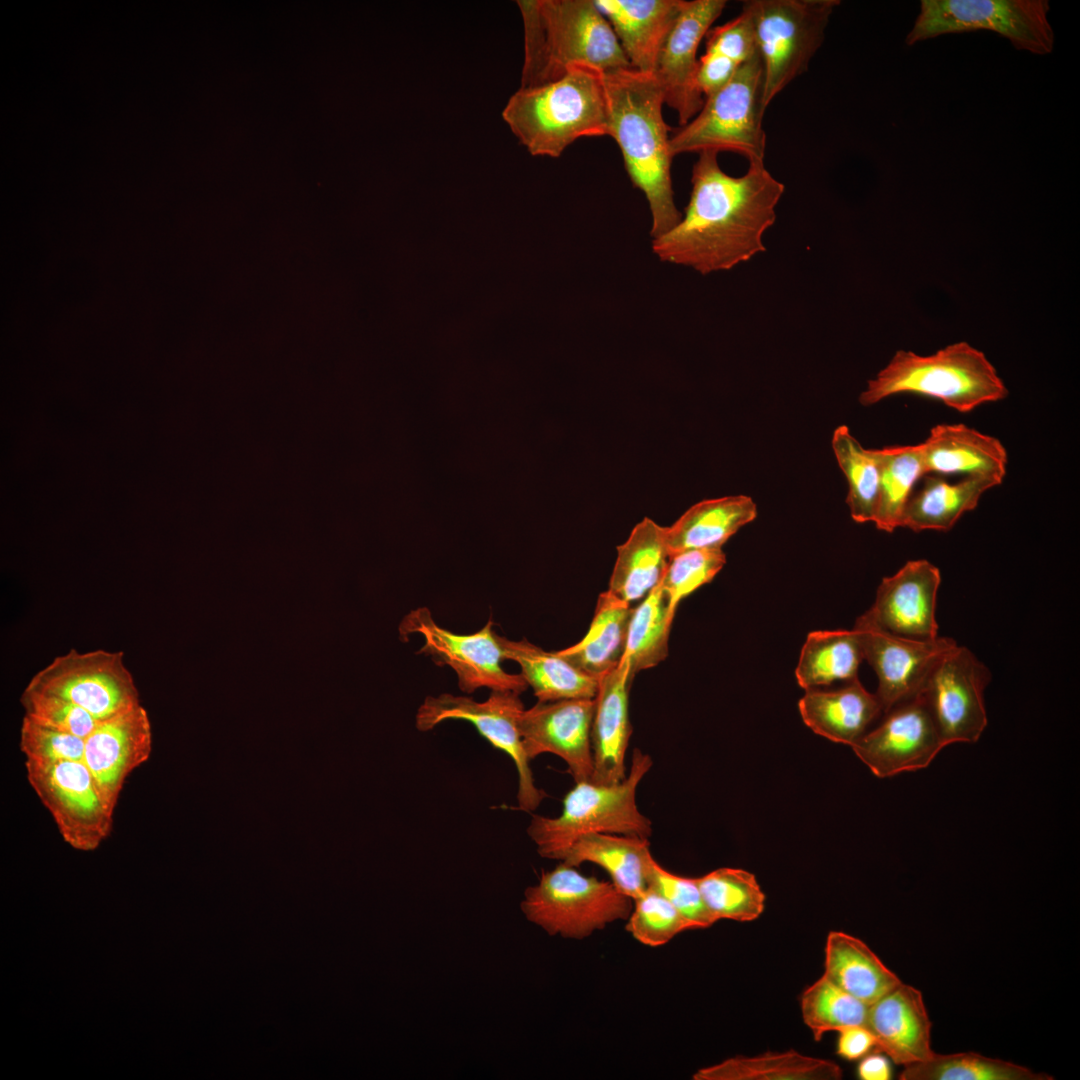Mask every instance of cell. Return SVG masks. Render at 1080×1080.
<instances>
[{
	"mask_svg": "<svg viewBox=\"0 0 1080 1080\" xmlns=\"http://www.w3.org/2000/svg\"><path fill=\"white\" fill-rule=\"evenodd\" d=\"M717 155L699 153L684 216L652 241L661 261L702 275L731 270L766 250L763 236L785 190L764 163H750L744 175L733 177L720 168Z\"/></svg>",
	"mask_w": 1080,
	"mask_h": 1080,
	"instance_id": "cell-1",
	"label": "cell"
},
{
	"mask_svg": "<svg viewBox=\"0 0 1080 1080\" xmlns=\"http://www.w3.org/2000/svg\"><path fill=\"white\" fill-rule=\"evenodd\" d=\"M610 113L609 136L618 144L635 188L641 190L656 239L682 219L674 202L671 178L670 128L664 121L662 87L654 74L634 68L604 73Z\"/></svg>",
	"mask_w": 1080,
	"mask_h": 1080,
	"instance_id": "cell-2",
	"label": "cell"
},
{
	"mask_svg": "<svg viewBox=\"0 0 1080 1080\" xmlns=\"http://www.w3.org/2000/svg\"><path fill=\"white\" fill-rule=\"evenodd\" d=\"M524 25L521 88L544 85L576 65L633 68L594 0L517 1Z\"/></svg>",
	"mask_w": 1080,
	"mask_h": 1080,
	"instance_id": "cell-3",
	"label": "cell"
},
{
	"mask_svg": "<svg viewBox=\"0 0 1080 1080\" xmlns=\"http://www.w3.org/2000/svg\"><path fill=\"white\" fill-rule=\"evenodd\" d=\"M502 117L533 156L556 158L579 138L609 135L604 72L576 65L558 80L520 88Z\"/></svg>",
	"mask_w": 1080,
	"mask_h": 1080,
	"instance_id": "cell-4",
	"label": "cell"
},
{
	"mask_svg": "<svg viewBox=\"0 0 1080 1080\" xmlns=\"http://www.w3.org/2000/svg\"><path fill=\"white\" fill-rule=\"evenodd\" d=\"M903 393L930 397L967 413L985 403L1005 399L1008 389L985 354L961 341L928 356L896 351L876 377L868 381L859 402L871 406Z\"/></svg>",
	"mask_w": 1080,
	"mask_h": 1080,
	"instance_id": "cell-5",
	"label": "cell"
},
{
	"mask_svg": "<svg viewBox=\"0 0 1080 1080\" xmlns=\"http://www.w3.org/2000/svg\"><path fill=\"white\" fill-rule=\"evenodd\" d=\"M653 764L649 754L635 748L626 777L612 785L576 782L563 799L557 817L535 815L527 827L540 856L559 860L568 847L588 833H611L648 839L652 823L640 812L636 791Z\"/></svg>",
	"mask_w": 1080,
	"mask_h": 1080,
	"instance_id": "cell-6",
	"label": "cell"
},
{
	"mask_svg": "<svg viewBox=\"0 0 1080 1080\" xmlns=\"http://www.w3.org/2000/svg\"><path fill=\"white\" fill-rule=\"evenodd\" d=\"M764 70L757 50L730 81L705 98L697 115L669 137L672 157L704 151L738 153L750 163H764Z\"/></svg>",
	"mask_w": 1080,
	"mask_h": 1080,
	"instance_id": "cell-7",
	"label": "cell"
},
{
	"mask_svg": "<svg viewBox=\"0 0 1080 1080\" xmlns=\"http://www.w3.org/2000/svg\"><path fill=\"white\" fill-rule=\"evenodd\" d=\"M520 908L526 919L549 935L584 939L617 920L628 919L633 899L612 881L580 873L563 862L542 871L524 891Z\"/></svg>",
	"mask_w": 1080,
	"mask_h": 1080,
	"instance_id": "cell-8",
	"label": "cell"
},
{
	"mask_svg": "<svg viewBox=\"0 0 1080 1080\" xmlns=\"http://www.w3.org/2000/svg\"><path fill=\"white\" fill-rule=\"evenodd\" d=\"M838 0H748L764 70L765 107L808 70Z\"/></svg>",
	"mask_w": 1080,
	"mask_h": 1080,
	"instance_id": "cell-9",
	"label": "cell"
},
{
	"mask_svg": "<svg viewBox=\"0 0 1080 1080\" xmlns=\"http://www.w3.org/2000/svg\"><path fill=\"white\" fill-rule=\"evenodd\" d=\"M1047 0H922L905 43L951 33L989 30L1007 38L1017 50L1046 55L1054 48Z\"/></svg>",
	"mask_w": 1080,
	"mask_h": 1080,
	"instance_id": "cell-10",
	"label": "cell"
},
{
	"mask_svg": "<svg viewBox=\"0 0 1080 1080\" xmlns=\"http://www.w3.org/2000/svg\"><path fill=\"white\" fill-rule=\"evenodd\" d=\"M520 694L513 691H491L485 701L468 696L443 693L428 696L418 708L415 726L419 731L432 730L447 720H465L494 748L505 752L514 762L518 773V808L534 811L546 797L535 784L518 722L524 710Z\"/></svg>",
	"mask_w": 1080,
	"mask_h": 1080,
	"instance_id": "cell-11",
	"label": "cell"
},
{
	"mask_svg": "<svg viewBox=\"0 0 1080 1080\" xmlns=\"http://www.w3.org/2000/svg\"><path fill=\"white\" fill-rule=\"evenodd\" d=\"M27 689L62 697L106 720L140 704L134 679L121 651L71 649L38 671Z\"/></svg>",
	"mask_w": 1080,
	"mask_h": 1080,
	"instance_id": "cell-12",
	"label": "cell"
},
{
	"mask_svg": "<svg viewBox=\"0 0 1080 1080\" xmlns=\"http://www.w3.org/2000/svg\"><path fill=\"white\" fill-rule=\"evenodd\" d=\"M27 780L52 815L66 843L95 850L110 834L113 813L83 761H25Z\"/></svg>",
	"mask_w": 1080,
	"mask_h": 1080,
	"instance_id": "cell-13",
	"label": "cell"
},
{
	"mask_svg": "<svg viewBox=\"0 0 1080 1080\" xmlns=\"http://www.w3.org/2000/svg\"><path fill=\"white\" fill-rule=\"evenodd\" d=\"M492 627L489 620L475 633L459 635L439 626L428 608L419 607L403 618L399 632L404 639L411 634L421 635L424 643L419 653L430 656L438 665L451 667L461 691L470 694L488 688L521 694L528 685L521 674H510L501 667L503 651Z\"/></svg>",
	"mask_w": 1080,
	"mask_h": 1080,
	"instance_id": "cell-14",
	"label": "cell"
},
{
	"mask_svg": "<svg viewBox=\"0 0 1080 1080\" xmlns=\"http://www.w3.org/2000/svg\"><path fill=\"white\" fill-rule=\"evenodd\" d=\"M991 674L968 648L958 644L930 671L920 696L946 746L974 743L987 726L984 690Z\"/></svg>",
	"mask_w": 1080,
	"mask_h": 1080,
	"instance_id": "cell-15",
	"label": "cell"
},
{
	"mask_svg": "<svg viewBox=\"0 0 1080 1080\" xmlns=\"http://www.w3.org/2000/svg\"><path fill=\"white\" fill-rule=\"evenodd\" d=\"M884 719L851 747L879 777L926 768L946 746L920 695L884 713Z\"/></svg>",
	"mask_w": 1080,
	"mask_h": 1080,
	"instance_id": "cell-16",
	"label": "cell"
},
{
	"mask_svg": "<svg viewBox=\"0 0 1080 1080\" xmlns=\"http://www.w3.org/2000/svg\"><path fill=\"white\" fill-rule=\"evenodd\" d=\"M854 628L860 635L864 659L877 674L875 695L883 713L919 695L934 665L957 645L948 637L924 641L892 634L866 613L857 618Z\"/></svg>",
	"mask_w": 1080,
	"mask_h": 1080,
	"instance_id": "cell-17",
	"label": "cell"
},
{
	"mask_svg": "<svg viewBox=\"0 0 1080 1080\" xmlns=\"http://www.w3.org/2000/svg\"><path fill=\"white\" fill-rule=\"evenodd\" d=\"M594 711L595 698L538 701L524 709L518 727L528 758L554 754L566 763L575 783L591 781Z\"/></svg>",
	"mask_w": 1080,
	"mask_h": 1080,
	"instance_id": "cell-18",
	"label": "cell"
},
{
	"mask_svg": "<svg viewBox=\"0 0 1080 1080\" xmlns=\"http://www.w3.org/2000/svg\"><path fill=\"white\" fill-rule=\"evenodd\" d=\"M725 0L685 1L658 57L654 75L665 103L678 115L680 126L701 110L705 98L697 84L699 44L722 14Z\"/></svg>",
	"mask_w": 1080,
	"mask_h": 1080,
	"instance_id": "cell-19",
	"label": "cell"
},
{
	"mask_svg": "<svg viewBox=\"0 0 1080 1080\" xmlns=\"http://www.w3.org/2000/svg\"><path fill=\"white\" fill-rule=\"evenodd\" d=\"M151 750V722L141 704L99 721L85 739L83 762L111 810H115L125 780L149 759Z\"/></svg>",
	"mask_w": 1080,
	"mask_h": 1080,
	"instance_id": "cell-20",
	"label": "cell"
},
{
	"mask_svg": "<svg viewBox=\"0 0 1080 1080\" xmlns=\"http://www.w3.org/2000/svg\"><path fill=\"white\" fill-rule=\"evenodd\" d=\"M939 569L928 560L908 561L897 573L883 578L872 607L865 613L880 628L914 640L938 637L936 599Z\"/></svg>",
	"mask_w": 1080,
	"mask_h": 1080,
	"instance_id": "cell-21",
	"label": "cell"
},
{
	"mask_svg": "<svg viewBox=\"0 0 1080 1080\" xmlns=\"http://www.w3.org/2000/svg\"><path fill=\"white\" fill-rule=\"evenodd\" d=\"M622 658L599 678L591 728L593 774L591 782L612 785L626 777L625 757L632 734L629 693L634 679Z\"/></svg>",
	"mask_w": 1080,
	"mask_h": 1080,
	"instance_id": "cell-22",
	"label": "cell"
},
{
	"mask_svg": "<svg viewBox=\"0 0 1080 1080\" xmlns=\"http://www.w3.org/2000/svg\"><path fill=\"white\" fill-rule=\"evenodd\" d=\"M866 1027L875 1047L895 1064L908 1066L929 1059L932 1022L922 992L901 982L869 1005Z\"/></svg>",
	"mask_w": 1080,
	"mask_h": 1080,
	"instance_id": "cell-23",
	"label": "cell"
},
{
	"mask_svg": "<svg viewBox=\"0 0 1080 1080\" xmlns=\"http://www.w3.org/2000/svg\"><path fill=\"white\" fill-rule=\"evenodd\" d=\"M685 0H594L631 66L654 74L660 51Z\"/></svg>",
	"mask_w": 1080,
	"mask_h": 1080,
	"instance_id": "cell-24",
	"label": "cell"
},
{
	"mask_svg": "<svg viewBox=\"0 0 1080 1080\" xmlns=\"http://www.w3.org/2000/svg\"><path fill=\"white\" fill-rule=\"evenodd\" d=\"M921 444L926 474L987 477L1000 483L1008 454L1001 441L964 424L934 426Z\"/></svg>",
	"mask_w": 1080,
	"mask_h": 1080,
	"instance_id": "cell-25",
	"label": "cell"
},
{
	"mask_svg": "<svg viewBox=\"0 0 1080 1080\" xmlns=\"http://www.w3.org/2000/svg\"><path fill=\"white\" fill-rule=\"evenodd\" d=\"M798 708L804 723L816 734L852 746L883 713L875 694L859 679L834 690H805Z\"/></svg>",
	"mask_w": 1080,
	"mask_h": 1080,
	"instance_id": "cell-26",
	"label": "cell"
},
{
	"mask_svg": "<svg viewBox=\"0 0 1080 1080\" xmlns=\"http://www.w3.org/2000/svg\"><path fill=\"white\" fill-rule=\"evenodd\" d=\"M757 517V506L747 495L702 500L691 506L670 527H665L669 557L691 549H717Z\"/></svg>",
	"mask_w": 1080,
	"mask_h": 1080,
	"instance_id": "cell-27",
	"label": "cell"
},
{
	"mask_svg": "<svg viewBox=\"0 0 1080 1080\" xmlns=\"http://www.w3.org/2000/svg\"><path fill=\"white\" fill-rule=\"evenodd\" d=\"M920 481L907 501L900 525L914 532L949 531L977 507L987 490L1001 484L987 477H964L952 483L937 474H925Z\"/></svg>",
	"mask_w": 1080,
	"mask_h": 1080,
	"instance_id": "cell-28",
	"label": "cell"
},
{
	"mask_svg": "<svg viewBox=\"0 0 1080 1080\" xmlns=\"http://www.w3.org/2000/svg\"><path fill=\"white\" fill-rule=\"evenodd\" d=\"M648 839L611 833H588L578 837L560 861L574 867L590 862L603 868L613 884L632 899L647 888L650 860Z\"/></svg>",
	"mask_w": 1080,
	"mask_h": 1080,
	"instance_id": "cell-29",
	"label": "cell"
},
{
	"mask_svg": "<svg viewBox=\"0 0 1080 1080\" xmlns=\"http://www.w3.org/2000/svg\"><path fill=\"white\" fill-rule=\"evenodd\" d=\"M823 976L868 1006L902 982L866 943L842 931L827 935Z\"/></svg>",
	"mask_w": 1080,
	"mask_h": 1080,
	"instance_id": "cell-30",
	"label": "cell"
},
{
	"mask_svg": "<svg viewBox=\"0 0 1080 1080\" xmlns=\"http://www.w3.org/2000/svg\"><path fill=\"white\" fill-rule=\"evenodd\" d=\"M668 560L665 527L644 518L617 546L608 591L629 604L644 599L661 582Z\"/></svg>",
	"mask_w": 1080,
	"mask_h": 1080,
	"instance_id": "cell-31",
	"label": "cell"
},
{
	"mask_svg": "<svg viewBox=\"0 0 1080 1080\" xmlns=\"http://www.w3.org/2000/svg\"><path fill=\"white\" fill-rule=\"evenodd\" d=\"M504 660H512L540 702L573 698H595L599 678L590 675L561 657L526 639L509 640L497 634Z\"/></svg>",
	"mask_w": 1080,
	"mask_h": 1080,
	"instance_id": "cell-32",
	"label": "cell"
},
{
	"mask_svg": "<svg viewBox=\"0 0 1080 1080\" xmlns=\"http://www.w3.org/2000/svg\"><path fill=\"white\" fill-rule=\"evenodd\" d=\"M632 612L631 604L608 590L602 592L586 635L556 652L580 670L600 678L617 667L624 655Z\"/></svg>",
	"mask_w": 1080,
	"mask_h": 1080,
	"instance_id": "cell-33",
	"label": "cell"
},
{
	"mask_svg": "<svg viewBox=\"0 0 1080 1080\" xmlns=\"http://www.w3.org/2000/svg\"><path fill=\"white\" fill-rule=\"evenodd\" d=\"M840 1066L795 1050L736 1056L701 1068L694 1080H839Z\"/></svg>",
	"mask_w": 1080,
	"mask_h": 1080,
	"instance_id": "cell-34",
	"label": "cell"
},
{
	"mask_svg": "<svg viewBox=\"0 0 1080 1080\" xmlns=\"http://www.w3.org/2000/svg\"><path fill=\"white\" fill-rule=\"evenodd\" d=\"M864 659L858 631L824 630L810 632L801 649L795 676L805 690L821 688L837 681L858 679Z\"/></svg>",
	"mask_w": 1080,
	"mask_h": 1080,
	"instance_id": "cell-35",
	"label": "cell"
},
{
	"mask_svg": "<svg viewBox=\"0 0 1080 1080\" xmlns=\"http://www.w3.org/2000/svg\"><path fill=\"white\" fill-rule=\"evenodd\" d=\"M880 480L873 523L888 533L901 525L903 511L921 477L926 474L921 444L875 449Z\"/></svg>",
	"mask_w": 1080,
	"mask_h": 1080,
	"instance_id": "cell-36",
	"label": "cell"
},
{
	"mask_svg": "<svg viewBox=\"0 0 1080 1080\" xmlns=\"http://www.w3.org/2000/svg\"><path fill=\"white\" fill-rule=\"evenodd\" d=\"M831 446L848 484L846 503L852 519L873 522L880 480L875 449L864 448L845 425L834 430Z\"/></svg>",
	"mask_w": 1080,
	"mask_h": 1080,
	"instance_id": "cell-37",
	"label": "cell"
},
{
	"mask_svg": "<svg viewBox=\"0 0 1080 1080\" xmlns=\"http://www.w3.org/2000/svg\"><path fill=\"white\" fill-rule=\"evenodd\" d=\"M901 1080H1052L1053 1076L975 1052L934 1054L904 1066Z\"/></svg>",
	"mask_w": 1080,
	"mask_h": 1080,
	"instance_id": "cell-38",
	"label": "cell"
},
{
	"mask_svg": "<svg viewBox=\"0 0 1080 1080\" xmlns=\"http://www.w3.org/2000/svg\"><path fill=\"white\" fill-rule=\"evenodd\" d=\"M674 616L661 582L633 608L622 658L629 662L634 675L666 659Z\"/></svg>",
	"mask_w": 1080,
	"mask_h": 1080,
	"instance_id": "cell-39",
	"label": "cell"
},
{
	"mask_svg": "<svg viewBox=\"0 0 1080 1080\" xmlns=\"http://www.w3.org/2000/svg\"><path fill=\"white\" fill-rule=\"evenodd\" d=\"M703 901L718 920L751 922L765 909V894L756 876L740 868L721 867L695 878Z\"/></svg>",
	"mask_w": 1080,
	"mask_h": 1080,
	"instance_id": "cell-40",
	"label": "cell"
},
{
	"mask_svg": "<svg viewBox=\"0 0 1080 1080\" xmlns=\"http://www.w3.org/2000/svg\"><path fill=\"white\" fill-rule=\"evenodd\" d=\"M868 1005L847 993L825 976L808 986L800 997L804 1024L815 1041L825 1033L850 1026H866Z\"/></svg>",
	"mask_w": 1080,
	"mask_h": 1080,
	"instance_id": "cell-41",
	"label": "cell"
},
{
	"mask_svg": "<svg viewBox=\"0 0 1080 1080\" xmlns=\"http://www.w3.org/2000/svg\"><path fill=\"white\" fill-rule=\"evenodd\" d=\"M640 943L657 947L686 930L696 929L665 897L647 888L633 899V909L625 926Z\"/></svg>",
	"mask_w": 1080,
	"mask_h": 1080,
	"instance_id": "cell-42",
	"label": "cell"
},
{
	"mask_svg": "<svg viewBox=\"0 0 1080 1080\" xmlns=\"http://www.w3.org/2000/svg\"><path fill=\"white\" fill-rule=\"evenodd\" d=\"M725 563L722 548L691 549L671 555L661 580L670 613L675 615L680 601L711 582Z\"/></svg>",
	"mask_w": 1080,
	"mask_h": 1080,
	"instance_id": "cell-43",
	"label": "cell"
},
{
	"mask_svg": "<svg viewBox=\"0 0 1080 1080\" xmlns=\"http://www.w3.org/2000/svg\"><path fill=\"white\" fill-rule=\"evenodd\" d=\"M26 717L31 720L86 739L99 721L80 706L52 694L24 689L20 697Z\"/></svg>",
	"mask_w": 1080,
	"mask_h": 1080,
	"instance_id": "cell-44",
	"label": "cell"
},
{
	"mask_svg": "<svg viewBox=\"0 0 1080 1080\" xmlns=\"http://www.w3.org/2000/svg\"><path fill=\"white\" fill-rule=\"evenodd\" d=\"M647 885L665 897L696 929L707 928L717 922L705 905L695 878L671 873L652 858L648 866Z\"/></svg>",
	"mask_w": 1080,
	"mask_h": 1080,
	"instance_id": "cell-45",
	"label": "cell"
},
{
	"mask_svg": "<svg viewBox=\"0 0 1080 1080\" xmlns=\"http://www.w3.org/2000/svg\"><path fill=\"white\" fill-rule=\"evenodd\" d=\"M19 746L27 761L36 763L83 761L85 739L41 725L24 716L20 728Z\"/></svg>",
	"mask_w": 1080,
	"mask_h": 1080,
	"instance_id": "cell-46",
	"label": "cell"
},
{
	"mask_svg": "<svg viewBox=\"0 0 1080 1080\" xmlns=\"http://www.w3.org/2000/svg\"><path fill=\"white\" fill-rule=\"evenodd\" d=\"M758 50L753 18L743 3L741 13L705 35V55L739 67Z\"/></svg>",
	"mask_w": 1080,
	"mask_h": 1080,
	"instance_id": "cell-47",
	"label": "cell"
},
{
	"mask_svg": "<svg viewBox=\"0 0 1080 1080\" xmlns=\"http://www.w3.org/2000/svg\"><path fill=\"white\" fill-rule=\"evenodd\" d=\"M838 1033L837 1054L846 1060L860 1059L875 1047V1038L866 1026H850Z\"/></svg>",
	"mask_w": 1080,
	"mask_h": 1080,
	"instance_id": "cell-48",
	"label": "cell"
},
{
	"mask_svg": "<svg viewBox=\"0 0 1080 1080\" xmlns=\"http://www.w3.org/2000/svg\"><path fill=\"white\" fill-rule=\"evenodd\" d=\"M857 1073L862 1080H888L892 1076L889 1061L879 1054L863 1058L859 1063Z\"/></svg>",
	"mask_w": 1080,
	"mask_h": 1080,
	"instance_id": "cell-49",
	"label": "cell"
}]
</instances>
